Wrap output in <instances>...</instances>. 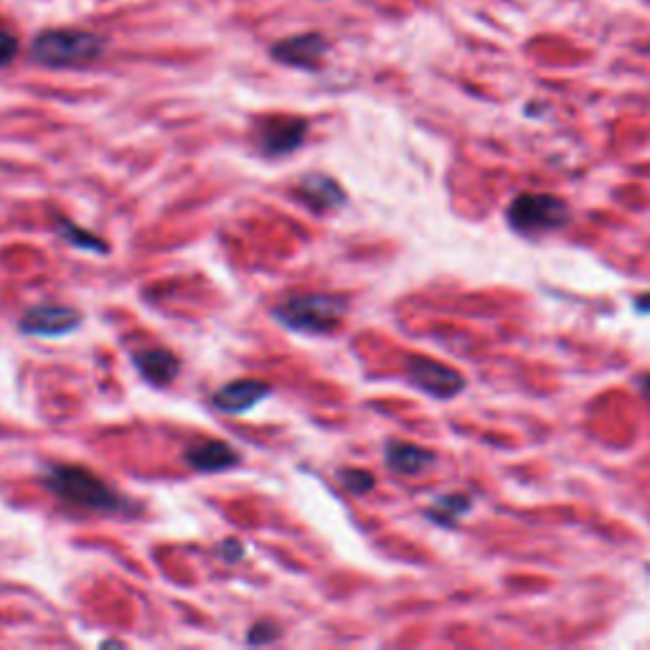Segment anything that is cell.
I'll use <instances>...</instances> for the list:
<instances>
[{
	"mask_svg": "<svg viewBox=\"0 0 650 650\" xmlns=\"http://www.w3.org/2000/svg\"><path fill=\"white\" fill-rule=\"evenodd\" d=\"M280 633H278V626H274V622H270V620H262V622H257V626L249 630V638H247V643H252V646H264V643H272L274 638H278Z\"/></svg>",
	"mask_w": 650,
	"mask_h": 650,
	"instance_id": "17",
	"label": "cell"
},
{
	"mask_svg": "<svg viewBox=\"0 0 650 650\" xmlns=\"http://www.w3.org/2000/svg\"><path fill=\"white\" fill-rule=\"evenodd\" d=\"M79 323H82V316L77 310L64 306H39L21 318V331L39 338H57L71 333Z\"/></svg>",
	"mask_w": 650,
	"mask_h": 650,
	"instance_id": "7",
	"label": "cell"
},
{
	"mask_svg": "<svg viewBox=\"0 0 650 650\" xmlns=\"http://www.w3.org/2000/svg\"><path fill=\"white\" fill-rule=\"evenodd\" d=\"M638 310H646V313H650V296H643V298H638Z\"/></svg>",
	"mask_w": 650,
	"mask_h": 650,
	"instance_id": "19",
	"label": "cell"
},
{
	"mask_svg": "<svg viewBox=\"0 0 650 650\" xmlns=\"http://www.w3.org/2000/svg\"><path fill=\"white\" fill-rule=\"evenodd\" d=\"M132 363L140 371V377L156 387L171 384L178 373V359L166 349H142L132 353Z\"/></svg>",
	"mask_w": 650,
	"mask_h": 650,
	"instance_id": "12",
	"label": "cell"
},
{
	"mask_svg": "<svg viewBox=\"0 0 650 650\" xmlns=\"http://www.w3.org/2000/svg\"><path fill=\"white\" fill-rule=\"evenodd\" d=\"M298 196L316 211L336 209L346 201V193H343L341 186H338L333 178L326 176V173H308L298 186Z\"/></svg>",
	"mask_w": 650,
	"mask_h": 650,
	"instance_id": "11",
	"label": "cell"
},
{
	"mask_svg": "<svg viewBox=\"0 0 650 650\" xmlns=\"http://www.w3.org/2000/svg\"><path fill=\"white\" fill-rule=\"evenodd\" d=\"M640 384H643V391H646V397L650 399V373H648V377H643V381H640Z\"/></svg>",
	"mask_w": 650,
	"mask_h": 650,
	"instance_id": "20",
	"label": "cell"
},
{
	"mask_svg": "<svg viewBox=\"0 0 650 650\" xmlns=\"http://www.w3.org/2000/svg\"><path fill=\"white\" fill-rule=\"evenodd\" d=\"M328 43L320 33H302L292 36V39H284L272 47V57L282 61L288 67L298 69H316L320 59L326 57Z\"/></svg>",
	"mask_w": 650,
	"mask_h": 650,
	"instance_id": "8",
	"label": "cell"
},
{
	"mask_svg": "<svg viewBox=\"0 0 650 650\" xmlns=\"http://www.w3.org/2000/svg\"><path fill=\"white\" fill-rule=\"evenodd\" d=\"M104 51V39L87 31H47L36 36L31 59L49 69H71L92 64Z\"/></svg>",
	"mask_w": 650,
	"mask_h": 650,
	"instance_id": "3",
	"label": "cell"
},
{
	"mask_svg": "<svg viewBox=\"0 0 650 650\" xmlns=\"http://www.w3.org/2000/svg\"><path fill=\"white\" fill-rule=\"evenodd\" d=\"M272 391L262 381L254 379H239L231 381V384L221 387L217 394L211 397V404L219 409V412L227 414H244L249 409H254L260 402H264Z\"/></svg>",
	"mask_w": 650,
	"mask_h": 650,
	"instance_id": "9",
	"label": "cell"
},
{
	"mask_svg": "<svg viewBox=\"0 0 650 650\" xmlns=\"http://www.w3.org/2000/svg\"><path fill=\"white\" fill-rule=\"evenodd\" d=\"M18 53V39L16 36L6 29V26H0V69L11 64Z\"/></svg>",
	"mask_w": 650,
	"mask_h": 650,
	"instance_id": "18",
	"label": "cell"
},
{
	"mask_svg": "<svg viewBox=\"0 0 650 650\" xmlns=\"http://www.w3.org/2000/svg\"><path fill=\"white\" fill-rule=\"evenodd\" d=\"M434 462V452L407 442H391L387 448V466L399 476L424 473Z\"/></svg>",
	"mask_w": 650,
	"mask_h": 650,
	"instance_id": "13",
	"label": "cell"
},
{
	"mask_svg": "<svg viewBox=\"0 0 650 650\" xmlns=\"http://www.w3.org/2000/svg\"><path fill=\"white\" fill-rule=\"evenodd\" d=\"M59 234L64 237L69 244H74V247L94 249V252H107V247H104L102 239H97V237H92V234H87V231H82V229L74 227V224H67V221L59 227Z\"/></svg>",
	"mask_w": 650,
	"mask_h": 650,
	"instance_id": "15",
	"label": "cell"
},
{
	"mask_svg": "<svg viewBox=\"0 0 650 650\" xmlns=\"http://www.w3.org/2000/svg\"><path fill=\"white\" fill-rule=\"evenodd\" d=\"M407 377L417 389L440 399L456 397L466 387V379H462L460 371L444 367L440 361L424 359V356H412L407 361Z\"/></svg>",
	"mask_w": 650,
	"mask_h": 650,
	"instance_id": "5",
	"label": "cell"
},
{
	"mask_svg": "<svg viewBox=\"0 0 650 650\" xmlns=\"http://www.w3.org/2000/svg\"><path fill=\"white\" fill-rule=\"evenodd\" d=\"M186 462L199 473H221V470L234 468L239 462V452L231 450L227 442L207 440L199 444H191L186 450Z\"/></svg>",
	"mask_w": 650,
	"mask_h": 650,
	"instance_id": "10",
	"label": "cell"
},
{
	"mask_svg": "<svg viewBox=\"0 0 650 650\" xmlns=\"http://www.w3.org/2000/svg\"><path fill=\"white\" fill-rule=\"evenodd\" d=\"M308 136V122L300 118H270L257 130V148L270 158H282L298 150Z\"/></svg>",
	"mask_w": 650,
	"mask_h": 650,
	"instance_id": "6",
	"label": "cell"
},
{
	"mask_svg": "<svg viewBox=\"0 0 650 650\" xmlns=\"http://www.w3.org/2000/svg\"><path fill=\"white\" fill-rule=\"evenodd\" d=\"M569 209L562 199L549 193H523L511 203L509 221L516 231L539 234V231L564 227Z\"/></svg>",
	"mask_w": 650,
	"mask_h": 650,
	"instance_id": "4",
	"label": "cell"
},
{
	"mask_svg": "<svg viewBox=\"0 0 650 650\" xmlns=\"http://www.w3.org/2000/svg\"><path fill=\"white\" fill-rule=\"evenodd\" d=\"M341 483L349 488L351 493H367L373 488V476L363 473V470H343Z\"/></svg>",
	"mask_w": 650,
	"mask_h": 650,
	"instance_id": "16",
	"label": "cell"
},
{
	"mask_svg": "<svg viewBox=\"0 0 650 650\" xmlns=\"http://www.w3.org/2000/svg\"><path fill=\"white\" fill-rule=\"evenodd\" d=\"M47 488L59 496L61 501L87 511L100 513H118L124 509V498L112 491L102 478L89 473L84 468L71 466H53L47 473Z\"/></svg>",
	"mask_w": 650,
	"mask_h": 650,
	"instance_id": "1",
	"label": "cell"
},
{
	"mask_svg": "<svg viewBox=\"0 0 650 650\" xmlns=\"http://www.w3.org/2000/svg\"><path fill=\"white\" fill-rule=\"evenodd\" d=\"M468 506L470 501L466 496H448V498H442V501H438V506H434L430 516L440 523H456V516L466 513Z\"/></svg>",
	"mask_w": 650,
	"mask_h": 650,
	"instance_id": "14",
	"label": "cell"
},
{
	"mask_svg": "<svg viewBox=\"0 0 650 650\" xmlns=\"http://www.w3.org/2000/svg\"><path fill=\"white\" fill-rule=\"evenodd\" d=\"M349 302L341 296H326V292H306L292 296L274 308V318L284 328L300 333H331L341 323Z\"/></svg>",
	"mask_w": 650,
	"mask_h": 650,
	"instance_id": "2",
	"label": "cell"
}]
</instances>
